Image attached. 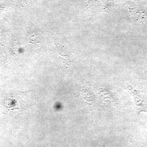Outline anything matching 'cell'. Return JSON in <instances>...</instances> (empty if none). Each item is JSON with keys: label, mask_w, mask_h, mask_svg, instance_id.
<instances>
[{"label": "cell", "mask_w": 147, "mask_h": 147, "mask_svg": "<svg viewBox=\"0 0 147 147\" xmlns=\"http://www.w3.org/2000/svg\"><path fill=\"white\" fill-rule=\"evenodd\" d=\"M126 89L132 96L134 99V107L138 113H147V95L141 90L131 86H127Z\"/></svg>", "instance_id": "cell-1"}]
</instances>
